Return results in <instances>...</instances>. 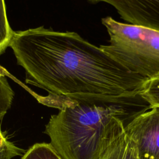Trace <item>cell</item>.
<instances>
[{
    "mask_svg": "<svg viewBox=\"0 0 159 159\" xmlns=\"http://www.w3.org/2000/svg\"><path fill=\"white\" fill-rule=\"evenodd\" d=\"M14 93L6 77L0 76V121L10 109Z\"/></svg>",
    "mask_w": 159,
    "mask_h": 159,
    "instance_id": "cell-9",
    "label": "cell"
},
{
    "mask_svg": "<svg viewBox=\"0 0 159 159\" xmlns=\"http://www.w3.org/2000/svg\"><path fill=\"white\" fill-rule=\"evenodd\" d=\"M95 4L106 2L131 24L159 30V0H87Z\"/></svg>",
    "mask_w": 159,
    "mask_h": 159,
    "instance_id": "cell-5",
    "label": "cell"
},
{
    "mask_svg": "<svg viewBox=\"0 0 159 159\" xmlns=\"http://www.w3.org/2000/svg\"><path fill=\"white\" fill-rule=\"evenodd\" d=\"M0 76H2V77H9L11 78L12 80H13L14 81H15L16 83H19V84H20L23 88H24L26 90H27L29 92L30 91V89L28 88L26 86H25L24 84H23L22 83H20V81H19L18 80H17L14 76H13L9 72H8L7 71V70L4 68H3L2 66L0 65Z\"/></svg>",
    "mask_w": 159,
    "mask_h": 159,
    "instance_id": "cell-12",
    "label": "cell"
},
{
    "mask_svg": "<svg viewBox=\"0 0 159 159\" xmlns=\"http://www.w3.org/2000/svg\"><path fill=\"white\" fill-rule=\"evenodd\" d=\"M127 123L119 119L112 124L102 141L99 159H139L135 146L124 130Z\"/></svg>",
    "mask_w": 159,
    "mask_h": 159,
    "instance_id": "cell-6",
    "label": "cell"
},
{
    "mask_svg": "<svg viewBox=\"0 0 159 159\" xmlns=\"http://www.w3.org/2000/svg\"><path fill=\"white\" fill-rule=\"evenodd\" d=\"M140 94L152 107H159V76L148 80Z\"/></svg>",
    "mask_w": 159,
    "mask_h": 159,
    "instance_id": "cell-10",
    "label": "cell"
},
{
    "mask_svg": "<svg viewBox=\"0 0 159 159\" xmlns=\"http://www.w3.org/2000/svg\"><path fill=\"white\" fill-rule=\"evenodd\" d=\"M109 35L108 45L100 48L125 68L148 80L159 76V30L101 19Z\"/></svg>",
    "mask_w": 159,
    "mask_h": 159,
    "instance_id": "cell-3",
    "label": "cell"
},
{
    "mask_svg": "<svg viewBox=\"0 0 159 159\" xmlns=\"http://www.w3.org/2000/svg\"><path fill=\"white\" fill-rule=\"evenodd\" d=\"M23 153L25 151L10 142L0 127V159H11Z\"/></svg>",
    "mask_w": 159,
    "mask_h": 159,
    "instance_id": "cell-11",
    "label": "cell"
},
{
    "mask_svg": "<svg viewBox=\"0 0 159 159\" xmlns=\"http://www.w3.org/2000/svg\"><path fill=\"white\" fill-rule=\"evenodd\" d=\"M124 130L134 143L139 159H159V107L134 117Z\"/></svg>",
    "mask_w": 159,
    "mask_h": 159,
    "instance_id": "cell-4",
    "label": "cell"
},
{
    "mask_svg": "<svg viewBox=\"0 0 159 159\" xmlns=\"http://www.w3.org/2000/svg\"><path fill=\"white\" fill-rule=\"evenodd\" d=\"M41 104L59 109L51 116L45 132L62 159H99L102 141L112 124L129 122L152 106L141 94L126 96L96 94L40 96Z\"/></svg>",
    "mask_w": 159,
    "mask_h": 159,
    "instance_id": "cell-2",
    "label": "cell"
},
{
    "mask_svg": "<svg viewBox=\"0 0 159 159\" xmlns=\"http://www.w3.org/2000/svg\"><path fill=\"white\" fill-rule=\"evenodd\" d=\"M13 30L7 20L4 0H0V55L9 47Z\"/></svg>",
    "mask_w": 159,
    "mask_h": 159,
    "instance_id": "cell-8",
    "label": "cell"
},
{
    "mask_svg": "<svg viewBox=\"0 0 159 159\" xmlns=\"http://www.w3.org/2000/svg\"><path fill=\"white\" fill-rule=\"evenodd\" d=\"M21 159H62L50 143H37L25 152Z\"/></svg>",
    "mask_w": 159,
    "mask_h": 159,
    "instance_id": "cell-7",
    "label": "cell"
},
{
    "mask_svg": "<svg viewBox=\"0 0 159 159\" xmlns=\"http://www.w3.org/2000/svg\"><path fill=\"white\" fill-rule=\"evenodd\" d=\"M9 47L25 70L26 83L50 94L135 95L148 80L75 32L43 26L13 31Z\"/></svg>",
    "mask_w": 159,
    "mask_h": 159,
    "instance_id": "cell-1",
    "label": "cell"
}]
</instances>
